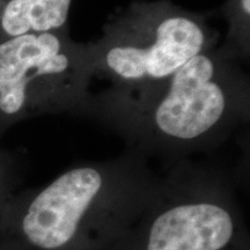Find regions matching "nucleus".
<instances>
[{"label":"nucleus","mask_w":250,"mask_h":250,"mask_svg":"<svg viewBox=\"0 0 250 250\" xmlns=\"http://www.w3.org/2000/svg\"><path fill=\"white\" fill-rule=\"evenodd\" d=\"M161 175L127 149L68 168L45 186L17 192L0 235L18 250H114L154 197Z\"/></svg>","instance_id":"1"},{"label":"nucleus","mask_w":250,"mask_h":250,"mask_svg":"<svg viewBox=\"0 0 250 250\" xmlns=\"http://www.w3.org/2000/svg\"><path fill=\"white\" fill-rule=\"evenodd\" d=\"M249 78L239 62L210 49L139 98L93 94L83 117L105 125L130 149L175 162L210 152L249 121Z\"/></svg>","instance_id":"2"},{"label":"nucleus","mask_w":250,"mask_h":250,"mask_svg":"<svg viewBox=\"0 0 250 250\" xmlns=\"http://www.w3.org/2000/svg\"><path fill=\"white\" fill-rule=\"evenodd\" d=\"M206 17L168 1H137L109 20L87 43L93 77L111 83L103 93L139 98L168 81L190 59L215 48Z\"/></svg>","instance_id":"3"},{"label":"nucleus","mask_w":250,"mask_h":250,"mask_svg":"<svg viewBox=\"0 0 250 250\" xmlns=\"http://www.w3.org/2000/svg\"><path fill=\"white\" fill-rule=\"evenodd\" d=\"M114 250H249L232 181L190 159L170 165L142 217Z\"/></svg>","instance_id":"4"},{"label":"nucleus","mask_w":250,"mask_h":250,"mask_svg":"<svg viewBox=\"0 0 250 250\" xmlns=\"http://www.w3.org/2000/svg\"><path fill=\"white\" fill-rule=\"evenodd\" d=\"M87 43L70 30L26 34L0 42V136L43 115L83 117L93 93Z\"/></svg>","instance_id":"5"},{"label":"nucleus","mask_w":250,"mask_h":250,"mask_svg":"<svg viewBox=\"0 0 250 250\" xmlns=\"http://www.w3.org/2000/svg\"><path fill=\"white\" fill-rule=\"evenodd\" d=\"M72 0H0V42L26 34L68 30Z\"/></svg>","instance_id":"6"},{"label":"nucleus","mask_w":250,"mask_h":250,"mask_svg":"<svg viewBox=\"0 0 250 250\" xmlns=\"http://www.w3.org/2000/svg\"><path fill=\"white\" fill-rule=\"evenodd\" d=\"M223 12L228 31L219 50L233 61H246L250 55V0H227Z\"/></svg>","instance_id":"7"},{"label":"nucleus","mask_w":250,"mask_h":250,"mask_svg":"<svg viewBox=\"0 0 250 250\" xmlns=\"http://www.w3.org/2000/svg\"><path fill=\"white\" fill-rule=\"evenodd\" d=\"M19 170L14 158L0 148V221L19 184Z\"/></svg>","instance_id":"8"},{"label":"nucleus","mask_w":250,"mask_h":250,"mask_svg":"<svg viewBox=\"0 0 250 250\" xmlns=\"http://www.w3.org/2000/svg\"><path fill=\"white\" fill-rule=\"evenodd\" d=\"M0 250H18L13 246V243H11L7 239H5L4 236L0 235Z\"/></svg>","instance_id":"9"}]
</instances>
